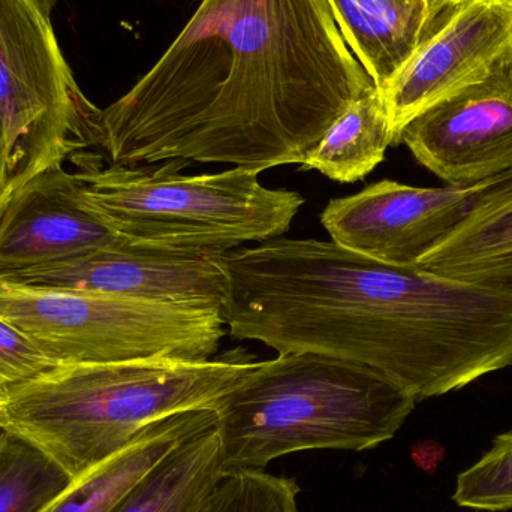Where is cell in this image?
<instances>
[{
  "label": "cell",
  "mask_w": 512,
  "mask_h": 512,
  "mask_svg": "<svg viewBox=\"0 0 512 512\" xmlns=\"http://www.w3.org/2000/svg\"><path fill=\"white\" fill-rule=\"evenodd\" d=\"M512 80V0H451L444 20L381 96L391 146L429 108L481 84Z\"/></svg>",
  "instance_id": "cell-8"
},
{
  "label": "cell",
  "mask_w": 512,
  "mask_h": 512,
  "mask_svg": "<svg viewBox=\"0 0 512 512\" xmlns=\"http://www.w3.org/2000/svg\"><path fill=\"white\" fill-rule=\"evenodd\" d=\"M0 282L215 310L219 315L225 297L224 274L209 255L120 239L63 261L2 276Z\"/></svg>",
  "instance_id": "cell-9"
},
{
  "label": "cell",
  "mask_w": 512,
  "mask_h": 512,
  "mask_svg": "<svg viewBox=\"0 0 512 512\" xmlns=\"http://www.w3.org/2000/svg\"><path fill=\"white\" fill-rule=\"evenodd\" d=\"M75 159L81 206L134 245L224 254L282 237L304 204L297 192L262 186L254 168L186 176V161L102 167L93 155Z\"/></svg>",
  "instance_id": "cell-5"
},
{
  "label": "cell",
  "mask_w": 512,
  "mask_h": 512,
  "mask_svg": "<svg viewBox=\"0 0 512 512\" xmlns=\"http://www.w3.org/2000/svg\"><path fill=\"white\" fill-rule=\"evenodd\" d=\"M390 146L387 110L376 89L337 117L300 170H315L340 183L358 182L384 161Z\"/></svg>",
  "instance_id": "cell-17"
},
{
  "label": "cell",
  "mask_w": 512,
  "mask_h": 512,
  "mask_svg": "<svg viewBox=\"0 0 512 512\" xmlns=\"http://www.w3.org/2000/svg\"><path fill=\"white\" fill-rule=\"evenodd\" d=\"M71 484L41 451L0 432V512H39Z\"/></svg>",
  "instance_id": "cell-18"
},
{
  "label": "cell",
  "mask_w": 512,
  "mask_h": 512,
  "mask_svg": "<svg viewBox=\"0 0 512 512\" xmlns=\"http://www.w3.org/2000/svg\"><path fill=\"white\" fill-rule=\"evenodd\" d=\"M213 417V409L198 408L155 421L117 456L71 481L62 495L39 512H110L183 439Z\"/></svg>",
  "instance_id": "cell-15"
},
{
  "label": "cell",
  "mask_w": 512,
  "mask_h": 512,
  "mask_svg": "<svg viewBox=\"0 0 512 512\" xmlns=\"http://www.w3.org/2000/svg\"><path fill=\"white\" fill-rule=\"evenodd\" d=\"M101 114L35 0H0V126L12 192L98 146Z\"/></svg>",
  "instance_id": "cell-7"
},
{
  "label": "cell",
  "mask_w": 512,
  "mask_h": 512,
  "mask_svg": "<svg viewBox=\"0 0 512 512\" xmlns=\"http://www.w3.org/2000/svg\"><path fill=\"white\" fill-rule=\"evenodd\" d=\"M53 361L0 313V391L53 369Z\"/></svg>",
  "instance_id": "cell-21"
},
{
  "label": "cell",
  "mask_w": 512,
  "mask_h": 512,
  "mask_svg": "<svg viewBox=\"0 0 512 512\" xmlns=\"http://www.w3.org/2000/svg\"><path fill=\"white\" fill-rule=\"evenodd\" d=\"M12 195L11 176H9L8 155H6L5 137L0 126V216Z\"/></svg>",
  "instance_id": "cell-22"
},
{
  "label": "cell",
  "mask_w": 512,
  "mask_h": 512,
  "mask_svg": "<svg viewBox=\"0 0 512 512\" xmlns=\"http://www.w3.org/2000/svg\"><path fill=\"white\" fill-rule=\"evenodd\" d=\"M417 399L381 373L316 352H285L210 403L222 474L261 472L310 450L364 451L394 438Z\"/></svg>",
  "instance_id": "cell-4"
},
{
  "label": "cell",
  "mask_w": 512,
  "mask_h": 512,
  "mask_svg": "<svg viewBox=\"0 0 512 512\" xmlns=\"http://www.w3.org/2000/svg\"><path fill=\"white\" fill-rule=\"evenodd\" d=\"M489 182L415 188L382 180L331 200L321 222L331 242L348 251L396 267H417L436 243L465 221Z\"/></svg>",
  "instance_id": "cell-10"
},
{
  "label": "cell",
  "mask_w": 512,
  "mask_h": 512,
  "mask_svg": "<svg viewBox=\"0 0 512 512\" xmlns=\"http://www.w3.org/2000/svg\"><path fill=\"white\" fill-rule=\"evenodd\" d=\"M0 313L54 366L212 360L227 333L215 310L5 282Z\"/></svg>",
  "instance_id": "cell-6"
},
{
  "label": "cell",
  "mask_w": 512,
  "mask_h": 512,
  "mask_svg": "<svg viewBox=\"0 0 512 512\" xmlns=\"http://www.w3.org/2000/svg\"><path fill=\"white\" fill-rule=\"evenodd\" d=\"M222 478L215 415L183 439L110 512H207Z\"/></svg>",
  "instance_id": "cell-16"
},
{
  "label": "cell",
  "mask_w": 512,
  "mask_h": 512,
  "mask_svg": "<svg viewBox=\"0 0 512 512\" xmlns=\"http://www.w3.org/2000/svg\"><path fill=\"white\" fill-rule=\"evenodd\" d=\"M57 2H59V0H35L36 5L39 6V9H41L47 17H50Z\"/></svg>",
  "instance_id": "cell-23"
},
{
  "label": "cell",
  "mask_w": 512,
  "mask_h": 512,
  "mask_svg": "<svg viewBox=\"0 0 512 512\" xmlns=\"http://www.w3.org/2000/svg\"><path fill=\"white\" fill-rule=\"evenodd\" d=\"M417 267L512 286V171L487 183L465 221L436 243Z\"/></svg>",
  "instance_id": "cell-14"
},
{
  "label": "cell",
  "mask_w": 512,
  "mask_h": 512,
  "mask_svg": "<svg viewBox=\"0 0 512 512\" xmlns=\"http://www.w3.org/2000/svg\"><path fill=\"white\" fill-rule=\"evenodd\" d=\"M450 2L327 0L340 35L378 92L390 86L435 33Z\"/></svg>",
  "instance_id": "cell-13"
},
{
  "label": "cell",
  "mask_w": 512,
  "mask_h": 512,
  "mask_svg": "<svg viewBox=\"0 0 512 512\" xmlns=\"http://www.w3.org/2000/svg\"><path fill=\"white\" fill-rule=\"evenodd\" d=\"M117 240L81 206L74 174L63 167L44 171L12 192L0 216V277Z\"/></svg>",
  "instance_id": "cell-12"
},
{
  "label": "cell",
  "mask_w": 512,
  "mask_h": 512,
  "mask_svg": "<svg viewBox=\"0 0 512 512\" xmlns=\"http://www.w3.org/2000/svg\"><path fill=\"white\" fill-rule=\"evenodd\" d=\"M402 143L447 185L474 186L512 171V80L471 87L415 117Z\"/></svg>",
  "instance_id": "cell-11"
},
{
  "label": "cell",
  "mask_w": 512,
  "mask_h": 512,
  "mask_svg": "<svg viewBox=\"0 0 512 512\" xmlns=\"http://www.w3.org/2000/svg\"><path fill=\"white\" fill-rule=\"evenodd\" d=\"M453 499L471 510H511L512 432L498 436L483 459L459 475Z\"/></svg>",
  "instance_id": "cell-19"
},
{
  "label": "cell",
  "mask_w": 512,
  "mask_h": 512,
  "mask_svg": "<svg viewBox=\"0 0 512 512\" xmlns=\"http://www.w3.org/2000/svg\"><path fill=\"white\" fill-rule=\"evenodd\" d=\"M417 2L430 3V5H445L450 0H417Z\"/></svg>",
  "instance_id": "cell-24"
},
{
  "label": "cell",
  "mask_w": 512,
  "mask_h": 512,
  "mask_svg": "<svg viewBox=\"0 0 512 512\" xmlns=\"http://www.w3.org/2000/svg\"><path fill=\"white\" fill-rule=\"evenodd\" d=\"M209 256L236 340L369 367L417 402L512 366V286L384 264L331 240L277 237Z\"/></svg>",
  "instance_id": "cell-2"
},
{
  "label": "cell",
  "mask_w": 512,
  "mask_h": 512,
  "mask_svg": "<svg viewBox=\"0 0 512 512\" xmlns=\"http://www.w3.org/2000/svg\"><path fill=\"white\" fill-rule=\"evenodd\" d=\"M300 487L267 472L224 475L207 512H298Z\"/></svg>",
  "instance_id": "cell-20"
},
{
  "label": "cell",
  "mask_w": 512,
  "mask_h": 512,
  "mask_svg": "<svg viewBox=\"0 0 512 512\" xmlns=\"http://www.w3.org/2000/svg\"><path fill=\"white\" fill-rule=\"evenodd\" d=\"M256 363L236 349L206 361L63 364L0 391V430L41 451L74 481L155 421L209 408Z\"/></svg>",
  "instance_id": "cell-3"
},
{
  "label": "cell",
  "mask_w": 512,
  "mask_h": 512,
  "mask_svg": "<svg viewBox=\"0 0 512 512\" xmlns=\"http://www.w3.org/2000/svg\"><path fill=\"white\" fill-rule=\"evenodd\" d=\"M376 90L327 0H203L152 69L102 110L108 164L301 165Z\"/></svg>",
  "instance_id": "cell-1"
}]
</instances>
